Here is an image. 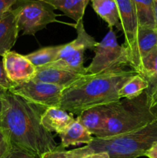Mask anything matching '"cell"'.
I'll list each match as a JSON object with an SVG mask.
<instances>
[{
	"label": "cell",
	"instance_id": "10",
	"mask_svg": "<svg viewBox=\"0 0 157 158\" xmlns=\"http://www.w3.org/2000/svg\"><path fill=\"white\" fill-rule=\"evenodd\" d=\"M2 63L6 75L13 85L35 78L36 67L26 58L25 55L10 50L2 56Z\"/></svg>",
	"mask_w": 157,
	"mask_h": 158
},
{
	"label": "cell",
	"instance_id": "27",
	"mask_svg": "<svg viewBox=\"0 0 157 158\" xmlns=\"http://www.w3.org/2000/svg\"><path fill=\"white\" fill-rule=\"evenodd\" d=\"M66 148H63L61 144L58 145L53 151H49L43 154L40 158H67Z\"/></svg>",
	"mask_w": 157,
	"mask_h": 158
},
{
	"label": "cell",
	"instance_id": "8",
	"mask_svg": "<svg viewBox=\"0 0 157 158\" xmlns=\"http://www.w3.org/2000/svg\"><path fill=\"white\" fill-rule=\"evenodd\" d=\"M65 89L63 86L32 80L14 84L9 92L46 110L49 107H59L61 96Z\"/></svg>",
	"mask_w": 157,
	"mask_h": 158
},
{
	"label": "cell",
	"instance_id": "24",
	"mask_svg": "<svg viewBox=\"0 0 157 158\" xmlns=\"http://www.w3.org/2000/svg\"><path fill=\"white\" fill-rule=\"evenodd\" d=\"M12 148V145L6 135V132L0 127V158H4L9 154Z\"/></svg>",
	"mask_w": 157,
	"mask_h": 158
},
{
	"label": "cell",
	"instance_id": "31",
	"mask_svg": "<svg viewBox=\"0 0 157 158\" xmlns=\"http://www.w3.org/2000/svg\"><path fill=\"white\" fill-rule=\"evenodd\" d=\"M22 152L23 151H22L21 150L18 149V148H15V147H12V150L9 153V154L6 156L4 158H20Z\"/></svg>",
	"mask_w": 157,
	"mask_h": 158
},
{
	"label": "cell",
	"instance_id": "5",
	"mask_svg": "<svg viewBox=\"0 0 157 158\" xmlns=\"http://www.w3.org/2000/svg\"><path fill=\"white\" fill-rule=\"evenodd\" d=\"M55 9L42 0H17L12 7L22 35H35L49 24L57 22Z\"/></svg>",
	"mask_w": 157,
	"mask_h": 158
},
{
	"label": "cell",
	"instance_id": "17",
	"mask_svg": "<svg viewBox=\"0 0 157 158\" xmlns=\"http://www.w3.org/2000/svg\"><path fill=\"white\" fill-rule=\"evenodd\" d=\"M92 9L104 20L110 29L113 27L122 31L118 8L115 0H91Z\"/></svg>",
	"mask_w": 157,
	"mask_h": 158
},
{
	"label": "cell",
	"instance_id": "9",
	"mask_svg": "<svg viewBox=\"0 0 157 158\" xmlns=\"http://www.w3.org/2000/svg\"><path fill=\"white\" fill-rule=\"evenodd\" d=\"M156 46V28L139 26L135 40L132 44L126 49L129 60V66L135 71L141 60Z\"/></svg>",
	"mask_w": 157,
	"mask_h": 158
},
{
	"label": "cell",
	"instance_id": "35",
	"mask_svg": "<svg viewBox=\"0 0 157 158\" xmlns=\"http://www.w3.org/2000/svg\"><path fill=\"white\" fill-rule=\"evenodd\" d=\"M4 93H6V92H4V91H2V90H1V89H0V96H1L2 94H4Z\"/></svg>",
	"mask_w": 157,
	"mask_h": 158
},
{
	"label": "cell",
	"instance_id": "2",
	"mask_svg": "<svg viewBox=\"0 0 157 158\" xmlns=\"http://www.w3.org/2000/svg\"><path fill=\"white\" fill-rule=\"evenodd\" d=\"M135 74L132 69L124 67L98 74H86L63 90L59 107L78 116L93 106L117 103L121 100L120 88Z\"/></svg>",
	"mask_w": 157,
	"mask_h": 158
},
{
	"label": "cell",
	"instance_id": "6",
	"mask_svg": "<svg viewBox=\"0 0 157 158\" xmlns=\"http://www.w3.org/2000/svg\"><path fill=\"white\" fill-rule=\"evenodd\" d=\"M75 28L76 38L70 43L63 44L56 60L46 66L61 68L83 76L87 74L86 68L83 65L85 52L87 49L94 50L98 43L86 31L83 19L76 23Z\"/></svg>",
	"mask_w": 157,
	"mask_h": 158
},
{
	"label": "cell",
	"instance_id": "25",
	"mask_svg": "<svg viewBox=\"0 0 157 158\" xmlns=\"http://www.w3.org/2000/svg\"><path fill=\"white\" fill-rule=\"evenodd\" d=\"M13 86V83L9 80L5 71L2 61H0V89L4 92H8Z\"/></svg>",
	"mask_w": 157,
	"mask_h": 158
},
{
	"label": "cell",
	"instance_id": "33",
	"mask_svg": "<svg viewBox=\"0 0 157 158\" xmlns=\"http://www.w3.org/2000/svg\"><path fill=\"white\" fill-rule=\"evenodd\" d=\"M20 158H36V157H33V156H32V155H29V154H26V153H25V152H22V154Z\"/></svg>",
	"mask_w": 157,
	"mask_h": 158
},
{
	"label": "cell",
	"instance_id": "20",
	"mask_svg": "<svg viewBox=\"0 0 157 158\" xmlns=\"http://www.w3.org/2000/svg\"><path fill=\"white\" fill-rule=\"evenodd\" d=\"M148 86L147 80L137 73L123 84L119 91V95L120 99H133L146 90Z\"/></svg>",
	"mask_w": 157,
	"mask_h": 158
},
{
	"label": "cell",
	"instance_id": "23",
	"mask_svg": "<svg viewBox=\"0 0 157 158\" xmlns=\"http://www.w3.org/2000/svg\"><path fill=\"white\" fill-rule=\"evenodd\" d=\"M149 86L146 89L148 100L151 106H157V77L148 80Z\"/></svg>",
	"mask_w": 157,
	"mask_h": 158
},
{
	"label": "cell",
	"instance_id": "19",
	"mask_svg": "<svg viewBox=\"0 0 157 158\" xmlns=\"http://www.w3.org/2000/svg\"><path fill=\"white\" fill-rule=\"evenodd\" d=\"M62 45L50 46L40 48L31 53L25 55L26 59L29 60L35 67L46 66L55 61L58 57L60 50L62 48Z\"/></svg>",
	"mask_w": 157,
	"mask_h": 158
},
{
	"label": "cell",
	"instance_id": "4",
	"mask_svg": "<svg viewBox=\"0 0 157 158\" xmlns=\"http://www.w3.org/2000/svg\"><path fill=\"white\" fill-rule=\"evenodd\" d=\"M157 142V120L126 134L110 137H93L87 146L93 152L105 151L111 158H137Z\"/></svg>",
	"mask_w": 157,
	"mask_h": 158
},
{
	"label": "cell",
	"instance_id": "15",
	"mask_svg": "<svg viewBox=\"0 0 157 158\" xmlns=\"http://www.w3.org/2000/svg\"><path fill=\"white\" fill-rule=\"evenodd\" d=\"M18 32L16 19L11 10L0 19V56H3L13 47Z\"/></svg>",
	"mask_w": 157,
	"mask_h": 158
},
{
	"label": "cell",
	"instance_id": "12",
	"mask_svg": "<svg viewBox=\"0 0 157 158\" xmlns=\"http://www.w3.org/2000/svg\"><path fill=\"white\" fill-rule=\"evenodd\" d=\"M112 103L91 107L76 117L80 123L95 137H99L106 127L108 117L112 112Z\"/></svg>",
	"mask_w": 157,
	"mask_h": 158
},
{
	"label": "cell",
	"instance_id": "18",
	"mask_svg": "<svg viewBox=\"0 0 157 158\" xmlns=\"http://www.w3.org/2000/svg\"><path fill=\"white\" fill-rule=\"evenodd\" d=\"M50 4L55 9L62 12L75 23L83 19L85 11L89 0H42Z\"/></svg>",
	"mask_w": 157,
	"mask_h": 158
},
{
	"label": "cell",
	"instance_id": "1",
	"mask_svg": "<svg viewBox=\"0 0 157 158\" xmlns=\"http://www.w3.org/2000/svg\"><path fill=\"white\" fill-rule=\"evenodd\" d=\"M2 103L0 127L6 132L12 147L36 158L58 146L52 133L42 126L45 110L9 91L0 96Z\"/></svg>",
	"mask_w": 157,
	"mask_h": 158
},
{
	"label": "cell",
	"instance_id": "11",
	"mask_svg": "<svg viewBox=\"0 0 157 158\" xmlns=\"http://www.w3.org/2000/svg\"><path fill=\"white\" fill-rule=\"evenodd\" d=\"M115 1L118 8L122 32L125 36V43L123 46L127 49L135 40L139 28L135 4L133 0Z\"/></svg>",
	"mask_w": 157,
	"mask_h": 158
},
{
	"label": "cell",
	"instance_id": "7",
	"mask_svg": "<svg viewBox=\"0 0 157 158\" xmlns=\"http://www.w3.org/2000/svg\"><path fill=\"white\" fill-rule=\"evenodd\" d=\"M95 56L88 67L87 74H98L105 71L129 66L127 52L120 46L112 29L108 32L94 49Z\"/></svg>",
	"mask_w": 157,
	"mask_h": 158
},
{
	"label": "cell",
	"instance_id": "29",
	"mask_svg": "<svg viewBox=\"0 0 157 158\" xmlns=\"http://www.w3.org/2000/svg\"><path fill=\"white\" fill-rule=\"evenodd\" d=\"M84 158H111L109 154L105 151H97V152L89 153L85 156Z\"/></svg>",
	"mask_w": 157,
	"mask_h": 158
},
{
	"label": "cell",
	"instance_id": "28",
	"mask_svg": "<svg viewBox=\"0 0 157 158\" xmlns=\"http://www.w3.org/2000/svg\"><path fill=\"white\" fill-rule=\"evenodd\" d=\"M17 0H0V19L12 9Z\"/></svg>",
	"mask_w": 157,
	"mask_h": 158
},
{
	"label": "cell",
	"instance_id": "30",
	"mask_svg": "<svg viewBox=\"0 0 157 158\" xmlns=\"http://www.w3.org/2000/svg\"><path fill=\"white\" fill-rule=\"evenodd\" d=\"M144 156L148 158H157V142L152 144V146L146 151Z\"/></svg>",
	"mask_w": 157,
	"mask_h": 158
},
{
	"label": "cell",
	"instance_id": "32",
	"mask_svg": "<svg viewBox=\"0 0 157 158\" xmlns=\"http://www.w3.org/2000/svg\"><path fill=\"white\" fill-rule=\"evenodd\" d=\"M154 16H155V25L157 29V0H154Z\"/></svg>",
	"mask_w": 157,
	"mask_h": 158
},
{
	"label": "cell",
	"instance_id": "16",
	"mask_svg": "<svg viewBox=\"0 0 157 158\" xmlns=\"http://www.w3.org/2000/svg\"><path fill=\"white\" fill-rule=\"evenodd\" d=\"M58 135L61 139L60 144L65 148L81 143L88 145L93 139L92 134L80 123L77 118H75L62 133Z\"/></svg>",
	"mask_w": 157,
	"mask_h": 158
},
{
	"label": "cell",
	"instance_id": "26",
	"mask_svg": "<svg viewBox=\"0 0 157 158\" xmlns=\"http://www.w3.org/2000/svg\"><path fill=\"white\" fill-rule=\"evenodd\" d=\"M92 151V150L86 145L83 148L66 151V156H67V158H84L86 154Z\"/></svg>",
	"mask_w": 157,
	"mask_h": 158
},
{
	"label": "cell",
	"instance_id": "3",
	"mask_svg": "<svg viewBox=\"0 0 157 158\" xmlns=\"http://www.w3.org/2000/svg\"><path fill=\"white\" fill-rule=\"evenodd\" d=\"M112 106V112L99 138L126 134L157 120V106L149 105L146 90L133 99L120 100Z\"/></svg>",
	"mask_w": 157,
	"mask_h": 158
},
{
	"label": "cell",
	"instance_id": "34",
	"mask_svg": "<svg viewBox=\"0 0 157 158\" xmlns=\"http://www.w3.org/2000/svg\"><path fill=\"white\" fill-rule=\"evenodd\" d=\"M2 100H1V97H0V116H1V113H2Z\"/></svg>",
	"mask_w": 157,
	"mask_h": 158
},
{
	"label": "cell",
	"instance_id": "14",
	"mask_svg": "<svg viewBox=\"0 0 157 158\" xmlns=\"http://www.w3.org/2000/svg\"><path fill=\"white\" fill-rule=\"evenodd\" d=\"M75 120L72 115L60 107H49L44 110L41 122L45 129L49 133L57 134L62 133Z\"/></svg>",
	"mask_w": 157,
	"mask_h": 158
},
{
	"label": "cell",
	"instance_id": "22",
	"mask_svg": "<svg viewBox=\"0 0 157 158\" xmlns=\"http://www.w3.org/2000/svg\"><path fill=\"white\" fill-rule=\"evenodd\" d=\"M135 71L147 81L157 77V46L141 60Z\"/></svg>",
	"mask_w": 157,
	"mask_h": 158
},
{
	"label": "cell",
	"instance_id": "13",
	"mask_svg": "<svg viewBox=\"0 0 157 158\" xmlns=\"http://www.w3.org/2000/svg\"><path fill=\"white\" fill-rule=\"evenodd\" d=\"M82 77L83 75L61 68L43 66L36 67V73L33 80L67 88Z\"/></svg>",
	"mask_w": 157,
	"mask_h": 158
},
{
	"label": "cell",
	"instance_id": "21",
	"mask_svg": "<svg viewBox=\"0 0 157 158\" xmlns=\"http://www.w3.org/2000/svg\"><path fill=\"white\" fill-rule=\"evenodd\" d=\"M139 26L155 27L154 0H133Z\"/></svg>",
	"mask_w": 157,
	"mask_h": 158
}]
</instances>
